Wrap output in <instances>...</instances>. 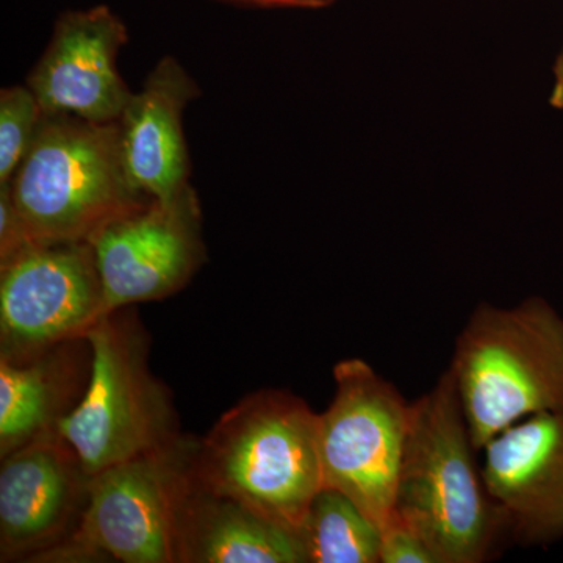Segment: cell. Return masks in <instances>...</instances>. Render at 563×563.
I'll list each match as a JSON object with an SVG mask.
<instances>
[{"label":"cell","instance_id":"cell-1","mask_svg":"<svg viewBox=\"0 0 563 563\" xmlns=\"http://www.w3.org/2000/svg\"><path fill=\"white\" fill-rule=\"evenodd\" d=\"M320 415L291 393H252L195 444L191 481L298 533L321 490Z\"/></svg>","mask_w":563,"mask_h":563},{"label":"cell","instance_id":"cell-2","mask_svg":"<svg viewBox=\"0 0 563 563\" xmlns=\"http://www.w3.org/2000/svg\"><path fill=\"white\" fill-rule=\"evenodd\" d=\"M474 444L451 369L412 402L393 514L439 563H479L504 523L474 463Z\"/></svg>","mask_w":563,"mask_h":563},{"label":"cell","instance_id":"cell-3","mask_svg":"<svg viewBox=\"0 0 563 563\" xmlns=\"http://www.w3.org/2000/svg\"><path fill=\"white\" fill-rule=\"evenodd\" d=\"M9 187L31 242H91L152 201L125 169L118 121L73 114H44Z\"/></svg>","mask_w":563,"mask_h":563},{"label":"cell","instance_id":"cell-4","mask_svg":"<svg viewBox=\"0 0 563 563\" xmlns=\"http://www.w3.org/2000/svg\"><path fill=\"white\" fill-rule=\"evenodd\" d=\"M476 450L515 422L563 412V320L542 299L481 303L450 366Z\"/></svg>","mask_w":563,"mask_h":563},{"label":"cell","instance_id":"cell-5","mask_svg":"<svg viewBox=\"0 0 563 563\" xmlns=\"http://www.w3.org/2000/svg\"><path fill=\"white\" fill-rule=\"evenodd\" d=\"M87 387L57 432L88 476L179 442L168 393L147 368V343L129 307L87 332Z\"/></svg>","mask_w":563,"mask_h":563},{"label":"cell","instance_id":"cell-6","mask_svg":"<svg viewBox=\"0 0 563 563\" xmlns=\"http://www.w3.org/2000/svg\"><path fill=\"white\" fill-rule=\"evenodd\" d=\"M192 448L195 443L180 439L90 476L79 523L43 558L179 562L180 514L190 488Z\"/></svg>","mask_w":563,"mask_h":563},{"label":"cell","instance_id":"cell-7","mask_svg":"<svg viewBox=\"0 0 563 563\" xmlns=\"http://www.w3.org/2000/svg\"><path fill=\"white\" fill-rule=\"evenodd\" d=\"M335 395L320 413L322 485L350 496L384 528L390 520L412 404L362 358L333 368Z\"/></svg>","mask_w":563,"mask_h":563},{"label":"cell","instance_id":"cell-8","mask_svg":"<svg viewBox=\"0 0 563 563\" xmlns=\"http://www.w3.org/2000/svg\"><path fill=\"white\" fill-rule=\"evenodd\" d=\"M102 317L101 274L90 242H32L0 263L3 358L29 361L84 340Z\"/></svg>","mask_w":563,"mask_h":563},{"label":"cell","instance_id":"cell-9","mask_svg":"<svg viewBox=\"0 0 563 563\" xmlns=\"http://www.w3.org/2000/svg\"><path fill=\"white\" fill-rule=\"evenodd\" d=\"M201 203L191 185L172 201L152 199L91 240L106 314L180 291L206 261Z\"/></svg>","mask_w":563,"mask_h":563},{"label":"cell","instance_id":"cell-10","mask_svg":"<svg viewBox=\"0 0 563 563\" xmlns=\"http://www.w3.org/2000/svg\"><path fill=\"white\" fill-rule=\"evenodd\" d=\"M128 41V27L109 5L62 13L27 79L44 114L120 120L132 96L117 66Z\"/></svg>","mask_w":563,"mask_h":563},{"label":"cell","instance_id":"cell-11","mask_svg":"<svg viewBox=\"0 0 563 563\" xmlns=\"http://www.w3.org/2000/svg\"><path fill=\"white\" fill-rule=\"evenodd\" d=\"M2 561L44 555L66 539L90 476L60 433H44L2 459Z\"/></svg>","mask_w":563,"mask_h":563},{"label":"cell","instance_id":"cell-12","mask_svg":"<svg viewBox=\"0 0 563 563\" xmlns=\"http://www.w3.org/2000/svg\"><path fill=\"white\" fill-rule=\"evenodd\" d=\"M484 450L481 473L504 523L529 542L563 536V412L515 422Z\"/></svg>","mask_w":563,"mask_h":563},{"label":"cell","instance_id":"cell-13","mask_svg":"<svg viewBox=\"0 0 563 563\" xmlns=\"http://www.w3.org/2000/svg\"><path fill=\"white\" fill-rule=\"evenodd\" d=\"M199 96L187 69L166 55L147 74L143 88L132 92L118 120L129 177L155 201H172L190 185L184 111Z\"/></svg>","mask_w":563,"mask_h":563},{"label":"cell","instance_id":"cell-14","mask_svg":"<svg viewBox=\"0 0 563 563\" xmlns=\"http://www.w3.org/2000/svg\"><path fill=\"white\" fill-rule=\"evenodd\" d=\"M179 562L307 563V559L298 533L190 481L180 514Z\"/></svg>","mask_w":563,"mask_h":563},{"label":"cell","instance_id":"cell-15","mask_svg":"<svg viewBox=\"0 0 563 563\" xmlns=\"http://www.w3.org/2000/svg\"><path fill=\"white\" fill-rule=\"evenodd\" d=\"M70 343V342H69ZM68 343L14 362L0 357V455L20 450L44 433L57 431L70 385Z\"/></svg>","mask_w":563,"mask_h":563},{"label":"cell","instance_id":"cell-16","mask_svg":"<svg viewBox=\"0 0 563 563\" xmlns=\"http://www.w3.org/2000/svg\"><path fill=\"white\" fill-rule=\"evenodd\" d=\"M298 536L307 563L380 562L383 529L335 488L317 493Z\"/></svg>","mask_w":563,"mask_h":563},{"label":"cell","instance_id":"cell-17","mask_svg":"<svg viewBox=\"0 0 563 563\" xmlns=\"http://www.w3.org/2000/svg\"><path fill=\"white\" fill-rule=\"evenodd\" d=\"M43 118L38 99L27 85L0 91V185L13 179Z\"/></svg>","mask_w":563,"mask_h":563},{"label":"cell","instance_id":"cell-18","mask_svg":"<svg viewBox=\"0 0 563 563\" xmlns=\"http://www.w3.org/2000/svg\"><path fill=\"white\" fill-rule=\"evenodd\" d=\"M380 562L439 563L428 543L396 515H391L383 528Z\"/></svg>","mask_w":563,"mask_h":563},{"label":"cell","instance_id":"cell-19","mask_svg":"<svg viewBox=\"0 0 563 563\" xmlns=\"http://www.w3.org/2000/svg\"><path fill=\"white\" fill-rule=\"evenodd\" d=\"M31 242L13 198L9 184L0 185V263L9 261Z\"/></svg>","mask_w":563,"mask_h":563},{"label":"cell","instance_id":"cell-20","mask_svg":"<svg viewBox=\"0 0 563 563\" xmlns=\"http://www.w3.org/2000/svg\"><path fill=\"white\" fill-rule=\"evenodd\" d=\"M228 5L246 7V9H303L318 10L332 5L336 0H214Z\"/></svg>","mask_w":563,"mask_h":563},{"label":"cell","instance_id":"cell-21","mask_svg":"<svg viewBox=\"0 0 563 563\" xmlns=\"http://www.w3.org/2000/svg\"><path fill=\"white\" fill-rule=\"evenodd\" d=\"M551 106L555 107V109H563V54L561 60L558 63V68H555V81L553 95H551Z\"/></svg>","mask_w":563,"mask_h":563}]
</instances>
